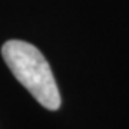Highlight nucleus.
Returning a JSON list of instances; mask_svg holds the SVG:
<instances>
[{
    "mask_svg": "<svg viewBox=\"0 0 129 129\" xmlns=\"http://www.w3.org/2000/svg\"><path fill=\"white\" fill-rule=\"evenodd\" d=\"M2 56L14 78L43 108L59 109L62 103L59 88L49 62L36 46L23 40H7L2 46Z\"/></svg>",
    "mask_w": 129,
    "mask_h": 129,
    "instance_id": "obj_1",
    "label": "nucleus"
}]
</instances>
